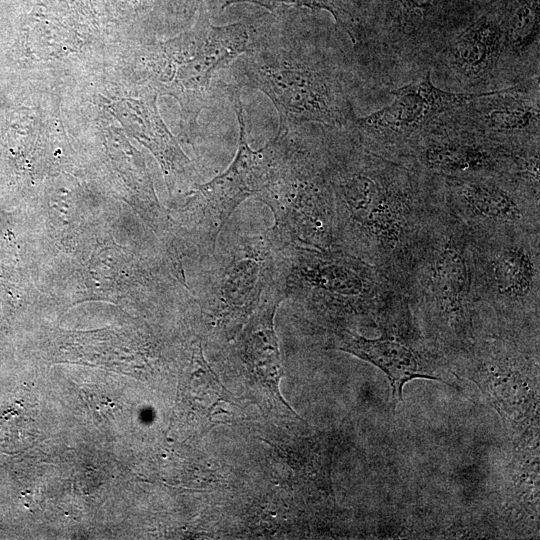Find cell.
Masks as SVG:
<instances>
[{
    "label": "cell",
    "mask_w": 540,
    "mask_h": 540,
    "mask_svg": "<svg viewBox=\"0 0 540 540\" xmlns=\"http://www.w3.org/2000/svg\"><path fill=\"white\" fill-rule=\"evenodd\" d=\"M500 21L481 17L451 38L432 68H443L464 93H482L504 87Z\"/></svg>",
    "instance_id": "cell-15"
},
{
    "label": "cell",
    "mask_w": 540,
    "mask_h": 540,
    "mask_svg": "<svg viewBox=\"0 0 540 540\" xmlns=\"http://www.w3.org/2000/svg\"><path fill=\"white\" fill-rule=\"evenodd\" d=\"M283 300L273 296L263 301L244 323L234 348L255 380L285 404L279 389L284 372L274 327L275 313Z\"/></svg>",
    "instance_id": "cell-16"
},
{
    "label": "cell",
    "mask_w": 540,
    "mask_h": 540,
    "mask_svg": "<svg viewBox=\"0 0 540 540\" xmlns=\"http://www.w3.org/2000/svg\"><path fill=\"white\" fill-rule=\"evenodd\" d=\"M228 89L239 123V141L229 167L198 188L196 238L201 253L206 255L215 252L218 236L238 205L260 192L275 154L273 139L259 150L249 146L239 88Z\"/></svg>",
    "instance_id": "cell-13"
},
{
    "label": "cell",
    "mask_w": 540,
    "mask_h": 540,
    "mask_svg": "<svg viewBox=\"0 0 540 540\" xmlns=\"http://www.w3.org/2000/svg\"><path fill=\"white\" fill-rule=\"evenodd\" d=\"M445 116L411 142L403 165L431 176H510L540 187V143L505 145Z\"/></svg>",
    "instance_id": "cell-8"
},
{
    "label": "cell",
    "mask_w": 540,
    "mask_h": 540,
    "mask_svg": "<svg viewBox=\"0 0 540 540\" xmlns=\"http://www.w3.org/2000/svg\"><path fill=\"white\" fill-rule=\"evenodd\" d=\"M278 131L266 181L255 198L272 211L266 232L280 248H334V213L323 153V126Z\"/></svg>",
    "instance_id": "cell-4"
},
{
    "label": "cell",
    "mask_w": 540,
    "mask_h": 540,
    "mask_svg": "<svg viewBox=\"0 0 540 540\" xmlns=\"http://www.w3.org/2000/svg\"><path fill=\"white\" fill-rule=\"evenodd\" d=\"M284 293L322 320L326 329L378 326L402 296L381 270L331 248H284Z\"/></svg>",
    "instance_id": "cell-5"
},
{
    "label": "cell",
    "mask_w": 540,
    "mask_h": 540,
    "mask_svg": "<svg viewBox=\"0 0 540 540\" xmlns=\"http://www.w3.org/2000/svg\"><path fill=\"white\" fill-rule=\"evenodd\" d=\"M538 352L539 341L481 330L448 364L477 383L520 440L538 431Z\"/></svg>",
    "instance_id": "cell-7"
},
{
    "label": "cell",
    "mask_w": 540,
    "mask_h": 540,
    "mask_svg": "<svg viewBox=\"0 0 540 540\" xmlns=\"http://www.w3.org/2000/svg\"><path fill=\"white\" fill-rule=\"evenodd\" d=\"M284 254L265 232L232 238L214 257L205 308L223 329L243 325L273 296L285 298Z\"/></svg>",
    "instance_id": "cell-9"
},
{
    "label": "cell",
    "mask_w": 540,
    "mask_h": 540,
    "mask_svg": "<svg viewBox=\"0 0 540 540\" xmlns=\"http://www.w3.org/2000/svg\"><path fill=\"white\" fill-rule=\"evenodd\" d=\"M250 2L274 10L280 5L325 9L329 11L340 28L348 35L355 48L359 40V30L347 0H231L230 4Z\"/></svg>",
    "instance_id": "cell-17"
},
{
    "label": "cell",
    "mask_w": 540,
    "mask_h": 540,
    "mask_svg": "<svg viewBox=\"0 0 540 540\" xmlns=\"http://www.w3.org/2000/svg\"><path fill=\"white\" fill-rule=\"evenodd\" d=\"M323 153L334 248L375 266L399 287L438 209L429 176L367 150L346 129L324 127Z\"/></svg>",
    "instance_id": "cell-1"
},
{
    "label": "cell",
    "mask_w": 540,
    "mask_h": 540,
    "mask_svg": "<svg viewBox=\"0 0 540 540\" xmlns=\"http://www.w3.org/2000/svg\"><path fill=\"white\" fill-rule=\"evenodd\" d=\"M399 287L421 334L447 361L472 344L478 333L473 238L439 207Z\"/></svg>",
    "instance_id": "cell-3"
},
{
    "label": "cell",
    "mask_w": 540,
    "mask_h": 540,
    "mask_svg": "<svg viewBox=\"0 0 540 540\" xmlns=\"http://www.w3.org/2000/svg\"><path fill=\"white\" fill-rule=\"evenodd\" d=\"M431 73L392 90L391 103L367 116H355L345 129L367 150L403 165L418 135L480 94L442 90L431 81Z\"/></svg>",
    "instance_id": "cell-12"
},
{
    "label": "cell",
    "mask_w": 540,
    "mask_h": 540,
    "mask_svg": "<svg viewBox=\"0 0 540 540\" xmlns=\"http://www.w3.org/2000/svg\"><path fill=\"white\" fill-rule=\"evenodd\" d=\"M378 338H367L353 328H328L326 348L340 350L381 369L392 388L393 408L402 402L404 385L418 378L448 383L447 359L433 348L418 329L402 296L383 317Z\"/></svg>",
    "instance_id": "cell-11"
},
{
    "label": "cell",
    "mask_w": 540,
    "mask_h": 540,
    "mask_svg": "<svg viewBox=\"0 0 540 540\" xmlns=\"http://www.w3.org/2000/svg\"><path fill=\"white\" fill-rule=\"evenodd\" d=\"M539 77L482 92L445 118L505 145L540 143Z\"/></svg>",
    "instance_id": "cell-14"
},
{
    "label": "cell",
    "mask_w": 540,
    "mask_h": 540,
    "mask_svg": "<svg viewBox=\"0 0 540 540\" xmlns=\"http://www.w3.org/2000/svg\"><path fill=\"white\" fill-rule=\"evenodd\" d=\"M473 264L478 329L539 340L540 231L473 238Z\"/></svg>",
    "instance_id": "cell-6"
},
{
    "label": "cell",
    "mask_w": 540,
    "mask_h": 540,
    "mask_svg": "<svg viewBox=\"0 0 540 540\" xmlns=\"http://www.w3.org/2000/svg\"><path fill=\"white\" fill-rule=\"evenodd\" d=\"M437 206L475 238L540 231V191L510 176H431Z\"/></svg>",
    "instance_id": "cell-10"
},
{
    "label": "cell",
    "mask_w": 540,
    "mask_h": 540,
    "mask_svg": "<svg viewBox=\"0 0 540 540\" xmlns=\"http://www.w3.org/2000/svg\"><path fill=\"white\" fill-rule=\"evenodd\" d=\"M231 68L236 87L260 90L272 101L278 131L307 124L345 129L356 116L338 49L284 24L251 38Z\"/></svg>",
    "instance_id": "cell-2"
}]
</instances>
